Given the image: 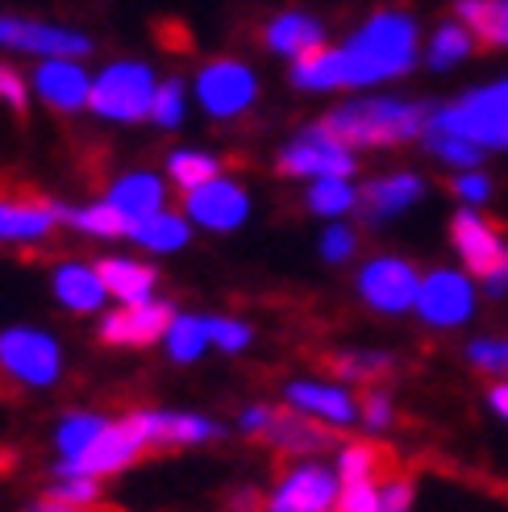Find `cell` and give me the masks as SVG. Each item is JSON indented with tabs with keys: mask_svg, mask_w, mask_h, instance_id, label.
Wrapping results in <instances>:
<instances>
[{
	"mask_svg": "<svg viewBox=\"0 0 508 512\" xmlns=\"http://www.w3.org/2000/svg\"><path fill=\"white\" fill-rule=\"evenodd\" d=\"M417 63V21L396 9L375 13L342 46V88L396 80Z\"/></svg>",
	"mask_w": 508,
	"mask_h": 512,
	"instance_id": "cell-1",
	"label": "cell"
},
{
	"mask_svg": "<svg viewBox=\"0 0 508 512\" xmlns=\"http://www.w3.org/2000/svg\"><path fill=\"white\" fill-rule=\"evenodd\" d=\"M434 105L425 100H396V96H375V100H350V105L325 113L321 125L338 142L354 146H400L429 134Z\"/></svg>",
	"mask_w": 508,
	"mask_h": 512,
	"instance_id": "cell-2",
	"label": "cell"
},
{
	"mask_svg": "<svg viewBox=\"0 0 508 512\" xmlns=\"http://www.w3.org/2000/svg\"><path fill=\"white\" fill-rule=\"evenodd\" d=\"M429 130L438 134H459L484 150H508V80L484 84L454 100L446 109H434Z\"/></svg>",
	"mask_w": 508,
	"mask_h": 512,
	"instance_id": "cell-3",
	"label": "cell"
},
{
	"mask_svg": "<svg viewBox=\"0 0 508 512\" xmlns=\"http://www.w3.org/2000/svg\"><path fill=\"white\" fill-rule=\"evenodd\" d=\"M0 375L25 392H46L63 379V346L38 325L0 329Z\"/></svg>",
	"mask_w": 508,
	"mask_h": 512,
	"instance_id": "cell-4",
	"label": "cell"
},
{
	"mask_svg": "<svg viewBox=\"0 0 508 512\" xmlns=\"http://www.w3.org/2000/svg\"><path fill=\"white\" fill-rule=\"evenodd\" d=\"M238 433L250 442H267L271 450L288 458H317L321 450L334 446V429H325L296 408H275V404H246L238 413Z\"/></svg>",
	"mask_w": 508,
	"mask_h": 512,
	"instance_id": "cell-5",
	"label": "cell"
},
{
	"mask_svg": "<svg viewBox=\"0 0 508 512\" xmlns=\"http://www.w3.org/2000/svg\"><path fill=\"white\" fill-rule=\"evenodd\" d=\"M146 454H155V446H150L138 413L130 408L125 417H113L105 429H100V438L80 458H71V463H55V467H50V475H88V479L105 483V479L125 475L134 463H142Z\"/></svg>",
	"mask_w": 508,
	"mask_h": 512,
	"instance_id": "cell-6",
	"label": "cell"
},
{
	"mask_svg": "<svg viewBox=\"0 0 508 512\" xmlns=\"http://www.w3.org/2000/svg\"><path fill=\"white\" fill-rule=\"evenodd\" d=\"M155 71L138 59H121V63H109L105 71L92 80V96H88V109L105 121H142L150 117V105H155Z\"/></svg>",
	"mask_w": 508,
	"mask_h": 512,
	"instance_id": "cell-7",
	"label": "cell"
},
{
	"mask_svg": "<svg viewBox=\"0 0 508 512\" xmlns=\"http://www.w3.org/2000/svg\"><path fill=\"white\" fill-rule=\"evenodd\" d=\"M342 496V479L334 463L321 458H292L263 496V512H334Z\"/></svg>",
	"mask_w": 508,
	"mask_h": 512,
	"instance_id": "cell-8",
	"label": "cell"
},
{
	"mask_svg": "<svg viewBox=\"0 0 508 512\" xmlns=\"http://www.w3.org/2000/svg\"><path fill=\"white\" fill-rule=\"evenodd\" d=\"M275 167L284 175H296V179H350L359 171L354 150L346 142H338L321 121L309 125V130H300L284 150H279Z\"/></svg>",
	"mask_w": 508,
	"mask_h": 512,
	"instance_id": "cell-9",
	"label": "cell"
},
{
	"mask_svg": "<svg viewBox=\"0 0 508 512\" xmlns=\"http://www.w3.org/2000/svg\"><path fill=\"white\" fill-rule=\"evenodd\" d=\"M417 288H421V275L409 259H400V254H375V259L359 271L363 304L371 313H384V317L413 313Z\"/></svg>",
	"mask_w": 508,
	"mask_h": 512,
	"instance_id": "cell-10",
	"label": "cell"
},
{
	"mask_svg": "<svg viewBox=\"0 0 508 512\" xmlns=\"http://www.w3.org/2000/svg\"><path fill=\"white\" fill-rule=\"evenodd\" d=\"M254 96H259V80H254V71L242 59H213L196 75L200 109H205L209 117H217V121L242 117L254 105Z\"/></svg>",
	"mask_w": 508,
	"mask_h": 512,
	"instance_id": "cell-11",
	"label": "cell"
},
{
	"mask_svg": "<svg viewBox=\"0 0 508 512\" xmlns=\"http://www.w3.org/2000/svg\"><path fill=\"white\" fill-rule=\"evenodd\" d=\"M0 46L25 50V55H38V59H88L96 50L92 38L80 30L50 25V21H25L9 13H0Z\"/></svg>",
	"mask_w": 508,
	"mask_h": 512,
	"instance_id": "cell-12",
	"label": "cell"
},
{
	"mask_svg": "<svg viewBox=\"0 0 508 512\" xmlns=\"http://www.w3.org/2000/svg\"><path fill=\"white\" fill-rule=\"evenodd\" d=\"M413 313L429 329H459V325H467L475 317V288H471V279L459 275V271H429V275H421Z\"/></svg>",
	"mask_w": 508,
	"mask_h": 512,
	"instance_id": "cell-13",
	"label": "cell"
},
{
	"mask_svg": "<svg viewBox=\"0 0 508 512\" xmlns=\"http://www.w3.org/2000/svg\"><path fill=\"white\" fill-rule=\"evenodd\" d=\"M175 321V309L167 300H146V304H121V309L100 317L96 338L117 350H146L167 338V325Z\"/></svg>",
	"mask_w": 508,
	"mask_h": 512,
	"instance_id": "cell-14",
	"label": "cell"
},
{
	"mask_svg": "<svg viewBox=\"0 0 508 512\" xmlns=\"http://www.w3.org/2000/svg\"><path fill=\"white\" fill-rule=\"evenodd\" d=\"M284 404L296 408L300 417L325 425V429H350V425H359V396H354L346 383L288 379L284 383Z\"/></svg>",
	"mask_w": 508,
	"mask_h": 512,
	"instance_id": "cell-15",
	"label": "cell"
},
{
	"mask_svg": "<svg viewBox=\"0 0 508 512\" xmlns=\"http://www.w3.org/2000/svg\"><path fill=\"white\" fill-rule=\"evenodd\" d=\"M146 438L155 450H188V446H209L221 442L225 429L217 417L209 413H180V408H134Z\"/></svg>",
	"mask_w": 508,
	"mask_h": 512,
	"instance_id": "cell-16",
	"label": "cell"
},
{
	"mask_svg": "<svg viewBox=\"0 0 508 512\" xmlns=\"http://www.w3.org/2000/svg\"><path fill=\"white\" fill-rule=\"evenodd\" d=\"M450 242H454V250H459L463 267H471L475 279H484V275L508 267V242L496 234L492 221H484L471 209L450 217Z\"/></svg>",
	"mask_w": 508,
	"mask_h": 512,
	"instance_id": "cell-17",
	"label": "cell"
},
{
	"mask_svg": "<svg viewBox=\"0 0 508 512\" xmlns=\"http://www.w3.org/2000/svg\"><path fill=\"white\" fill-rule=\"evenodd\" d=\"M188 200V217L200 225V229H209V234H234V229L250 217V196L246 188L230 184V179H209V184H200L192 192H184Z\"/></svg>",
	"mask_w": 508,
	"mask_h": 512,
	"instance_id": "cell-18",
	"label": "cell"
},
{
	"mask_svg": "<svg viewBox=\"0 0 508 512\" xmlns=\"http://www.w3.org/2000/svg\"><path fill=\"white\" fill-rule=\"evenodd\" d=\"M34 92L46 109L75 113V109H88L92 75L80 67V59H42L34 71Z\"/></svg>",
	"mask_w": 508,
	"mask_h": 512,
	"instance_id": "cell-19",
	"label": "cell"
},
{
	"mask_svg": "<svg viewBox=\"0 0 508 512\" xmlns=\"http://www.w3.org/2000/svg\"><path fill=\"white\" fill-rule=\"evenodd\" d=\"M421 200H425V179L417 171H392V175L371 179V184L359 192V209L371 225H384Z\"/></svg>",
	"mask_w": 508,
	"mask_h": 512,
	"instance_id": "cell-20",
	"label": "cell"
},
{
	"mask_svg": "<svg viewBox=\"0 0 508 512\" xmlns=\"http://www.w3.org/2000/svg\"><path fill=\"white\" fill-rule=\"evenodd\" d=\"M67 221V209L55 200H9L0 196V242H42Z\"/></svg>",
	"mask_w": 508,
	"mask_h": 512,
	"instance_id": "cell-21",
	"label": "cell"
},
{
	"mask_svg": "<svg viewBox=\"0 0 508 512\" xmlns=\"http://www.w3.org/2000/svg\"><path fill=\"white\" fill-rule=\"evenodd\" d=\"M50 288H55V300L63 304L67 313H100L105 309V279H100L96 263H59L55 275H50Z\"/></svg>",
	"mask_w": 508,
	"mask_h": 512,
	"instance_id": "cell-22",
	"label": "cell"
},
{
	"mask_svg": "<svg viewBox=\"0 0 508 512\" xmlns=\"http://www.w3.org/2000/svg\"><path fill=\"white\" fill-rule=\"evenodd\" d=\"M105 200H109L113 209H117L125 221H130V229H134L138 221L163 213L167 192H163V179H159V175H150V171H130V175H121L117 184L109 188Z\"/></svg>",
	"mask_w": 508,
	"mask_h": 512,
	"instance_id": "cell-23",
	"label": "cell"
},
{
	"mask_svg": "<svg viewBox=\"0 0 508 512\" xmlns=\"http://www.w3.org/2000/svg\"><path fill=\"white\" fill-rule=\"evenodd\" d=\"M267 50H275V55H284V59H304V55H313V50L325 46V25L309 13H279L271 25H267V34H263Z\"/></svg>",
	"mask_w": 508,
	"mask_h": 512,
	"instance_id": "cell-24",
	"label": "cell"
},
{
	"mask_svg": "<svg viewBox=\"0 0 508 512\" xmlns=\"http://www.w3.org/2000/svg\"><path fill=\"white\" fill-rule=\"evenodd\" d=\"M100 279L113 300L121 304H146L155 300V288H159V271L146 267V263H134V259H100L96 263Z\"/></svg>",
	"mask_w": 508,
	"mask_h": 512,
	"instance_id": "cell-25",
	"label": "cell"
},
{
	"mask_svg": "<svg viewBox=\"0 0 508 512\" xmlns=\"http://www.w3.org/2000/svg\"><path fill=\"white\" fill-rule=\"evenodd\" d=\"M113 417L109 413H92V408H71V413L59 417L55 433H50V446H55V463H71L80 458L105 429Z\"/></svg>",
	"mask_w": 508,
	"mask_h": 512,
	"instance_id": "cell-26",
	"label": "cell"
},
{
	"mask_svg": "<svg viewBox=\"0 0 508 512\" xmlns=\"http://www.w3.org/2000/svg\"><path fill=\"white\" fill-rule=\"evenodd\" d=\"M454 21H463L479 46H508V5L504 0H454Z\"/></svg>",
	"mask_w": 508,
	"mask_h": 512,
	"instance_id": "cell-27",
	"label": "cell"
},
{
	"mask_svg": "<svg viewBox=\"0 0 508 512\" xmlns=\"http://www.w3.org/2000/svg\"><path fill=\"white\" fill-rule=\"evenodd\" d=\"M209 325L205 317H196V313H175V321L167 325V338H163V350L175 367H192L205 358L209 350Z\"/></svg>",
	"mask_w": 508,
	"mask_h": 512,
	"instance_id": "cell-28",
	"label": "cell"
},
{
	"mask_svg": "<svg viewBox=\"0 0 508 512\" xmlns=\"http://www.w3.org/2000/svg\"><path fill=\"white\" fill-rule=\"evenodd\" d=\"M329 371H334L342 383H379L396 371V354L388 350H338L329 358Z\"/></svg>",
	"mask_w": 508,
	"mask_h": 512,
	"instance_id": "cell-29",
	"label": "cell"
},
{
	"mask_svg": "<svg viewBox=\"0 0 508 512\" xmlns=\"http://www.w3.org/2000/svg\"><path fill=\"white\" fill-rule=\"evenodd\" d=\"M130 238L150 250V254H175V250H184L188 246V221L184 217H175V213H155V217H146L130 229Z\"/></svg>",
	"mask_w": 508,
	"mask_h": 512,
	"instance_id": "cell-30",
	"label": "cell"
},
{
	"mask_svg": "<svg viewBox=\"0 0 508 512\" xmlns=\"http://www.w3.org/2000/svg\"><path fill=\"white\" fill-rule=\"evenodd\" d=\"M292 84L304 92H338L342 88V50H313V55L296 59L292 67Z\"/></svg>",
	"mask_w": 508,
	"mask_h": 512,
	"instance_id": "cell-31",
	"label": "cell"
},
{
	"mask_svg": "<svg viewBox=\"0 0 508 512\" xmlns=\"http://www.w3.org/2000/svg\"><path fill=\"white\" fill-rule=\"evenodd\" d=\"M479 42L471 38V30L463 21H446V25H438V34H434V42H429V67L434 71H450V67H459L471 50H475Z\"/></svg>",
	"mask_w": 508,
	"mask_h": 512,
	"instance_id": "cell-32",
	"label": "cell"
},
{
	"mask_svg": "<svg viewBox=\"0 0 508 512\" xmlns=\"http://www.w3.org/2000/svg\"><path fill=\"white\" fill-rule=\"evenodd\" d=\"M67 225H75L88 238H130V221H125L109 200L84 204V209H67Z\"/></svg>",
	"mask_w": 508,
	"mask_h": 512,
	"instance_id": "cell-33",
	"label": "cell"
},
{
	"mask_svg": "<svg viewBox=\"0 0 508 512\" xmlns=\"http://www.w3.org/2000/svg\"><path fill=\"white\" fill-rule=\"evenodd\" d=\"M338 479L342 483H363V479H384V450L375 442H346L338 450Z\"/></svg>",
	"mask_w": 508,
	"mask_h": 512,
	"instance_id": "cell-34",
	"label": "cell"
},
{
	"mask_svg": "<svg viewBox=\"0 0 508 512\" xmlns=\"http://www.w3.org/2000/svg\"><path fill=\"white\" fill-rule=\"evenodd\" d=\"M167 175L184 192H192V188L209 184V179L221 175V159L217 155H205V150H175V155H167Z\"/></svg>",
	"mask_w": 508,
	"mask_h": 512,
	"instance_id": "cell-35",
	"label": "cell"
},
{
	"mask_svg": "<svg viewBox=\"0 0 508 512\" xmlns=\"http://www.w3.org/2000/svg\"><path fill=\"white\" fill-rule=\"evenodd\" d=\"M304 200H309V213L317 217H346L350 209H359V192L346 179H313Z\"/></svg>",
	"mask_w": 508,
	"mask_h": 512,
	"instance_id": "cell-36",
	"label": "cell"
},
{
	"mask_svg": "<svg viewBox=\"0 0 508 512\" xmlns=\"http://www.w3.org/2000/svg\"><path fill=\"white\" fill-rule=\"evenodd\" d=\"M425 146H429V155H434V159L459 167V171H475L479 163H484V146H475V142H467V138H459V134H438V130H429Z\"/></svg>",
	"mask_w": 508,
	"mask_h": 512,
	"instance_id": "cell-37",
	"label": "cell"
},
{
	"mask_svg": "<svg viewBox=\"0 0 508 512\" xmlns=\"http://www.w3.org/2000/svg\"><path fill=\"white\" fill-rule=\"evenodd\" d=\"M42 496L63 500V504H100V496H105V483L88 479V475H50Z\"/></svg>",
	"mask_w": 508,
	"mask_h": 512,
	"instance_id": "cell-38",
	"label": "cell"
},
{
	"mask_svg": "<svg viewBox=\"0 0 508 512\" xmlns=\"http://www.w3.org/2000/svg\"><path fill=\"white\" fill-rule=\"evenodd\" d=\"M467 363L479 375L508 379V338H471L467 342Z\"/></svg>",
	"mask_w": 508,
	"mask_h": 512,
	"instance_id": "cell-39",
	"label": "cell"
},
{
	"mask_svg": "<svg viewBox=\"0 0 508 512\" xmlns=\"http://www.w3.org/2000/svg\"><path fill=\"white\" fill-rule=\"evenodd\" d=\"M359 425L367 433H388L396 425V400L388 388H367L359 396Z\"/></svg>",
	"mask_w": 508,
	"mask_h": 512,
	"instance_id": "cell-40",
	"label": "cell"
},
{
	"mask_svg": "<svg viewBox=\"0 0 508 512\" xmlns=\"http://www.w3.org/2000/svg\"><path fill=\"white\" fill-rule=\"evenodd\" d=\"M205 325H209L213 350H221V354H242L254 342V329L246 321H238V317H205Z\"/></svg>",
	"mask_w": 508,
	"mask_h": 512,
	"instance_id": "cell-41",
	"label": "cell"
},
{
	"mask_svg": "<svg viewBox=\"0 0 508 512\" xmlns=\"http://www.w3.org/2000/svg\"><path fill=\"white\" fill-rule=\"evenodd\" d=\"M150 121L159 130H175L184 121V80H167L155 92V105H150Z\"/></svg>",
	"mask_w": 508,
	"mask_h": 512,
	"instance_id": "cell-42",
	"label": "cell"
},
{
	"mask_svg": "<svg viewBox=\"0 0 508 512\" xmlns=\"http://www.w3.org/2000/svg\"><path fill=\"white\" fill-rule=\"evenodd\" d=\"M384 500V479H363V483H342L338 512H379Z\"/></svg>",
	"mask_w": 508,
	"mask_h": 512,
	"instance_id": "cell-43",
	"label": "cell"
},
{
	"mask_svg": "<svg viewBox=\"0 0 508 512\" xmlns=\"http://www.w3.org/2000/svg\"><path fill=\"white\" fill-rule=\"evenodd\" d=\"M317 250L329 267H342L346 259H354V250H359V234H354L350 225H329L317 242Z\"/></svg>",
	"mask_w": 508,
	"mask_h": 512,
	"instance_id": "cell-44",
	"label": "cell"
},
{
	"mask_svg": "<svg viewBox=\"0 0 508 512\" xmlns=\"http://www.w3.org/2000/svg\"><path fill=\"white\" fill-rule=\"evenodd\" d=\"M413 504H417V483L409 475H388L379 512H413Z\"/></svg>",
	"mask_w": 508,
	"mask_h": 512,
	"instance_id": "cell-45",
	"label": "cell"
},
{
	"mask_svg": "<svg viewBox=\"0 0 508 512\" xmlns=\"http://www.w3.org/2000/svg\"><path fill=\"white\" fill-rule=\"evenodd\" d=\"M450 192L459 196L463 204H484V200H492V175H484V171H459L450 179Z\"/></svg>",
	"mask_w": 508,
	"mask_h": 512,
	"instance_id": "cell-46",
	"label": "cell"
},
{
	"mask_svg": "<svg viewBox=\"0 0 508 512\" xmlns=\"http://www.w3.org/2000/svg\"><path fill=\"white\" fill-rule=\"evenodd\" d=\"M0 100H5L13 113H25V105H30V84H25V75L9 63H0Z\"/></svg>",
	"mask_w": 508,
	"mask_h": 512,
	"instance_id": "cell-47",
	"label": "cell"
},
{
	"mask_svg": "<svg viewBox=\"0 0 508 512\" xmlns=\"http://www.w3.org/2000/svg\"><path fill=\"white\" fill-rule=\"evenodd\" d=\"M25 512H105V508H100V504H63V500L38 496L34 504H25Z\"/></svg>",
	"mask_w": 508,
	"mask_h": 512,
	"instance_id": "cell-48",
	"label": "cell"
},
{
	"mask_svg": "<svg viewBox=\"0 0 508 512\" xmlns=\"http://www.w3.org/2000/svg\"><path fill=\"white\" fill-rule=\"evenodd\" d=\"M225 512H263V496L254 488H242L230 496V504H225Z\"/></svg>",
	"mask_w": 508,
	"mask_h": 512,
	"instance_id": "cell-49",
	"label": "cell"
},
{
	"mask_svg": "<svg viewBox=\"0 0 508 512\" xmlns=\"http://www.w3.org/2000/svg\"><path fill=\"white\" fill-rule=\"evenodd\" d=\"M488 408L508 425V379H496L492 388H488Z\"/></svg>",
	"mask_w": 508,
	"mask_h": 512,
	"instance_id": "cell-50",
	"label": "cell"
},
{
	"mask_svg": "<svg viewBox=\"0 0 508 512\" xmlns=\"http://www.w3.org/2000/svg\"><path fill=\"white\" fill-rule=\"evenodd\" d=\"M479 284H484V292H488L492 300H504V296H508V267H500V271L484 275V279H479Z\"/></svg>",
	"mask_w": 508,
	"mask_h": 512,
	"instance_id": "cell-51",
	"label": "cell"
},
{
	"mask_svg": "<svg viewBox=\"0 0 508 512\" xmlns=\"http://www.w3.org/2000/svg\"><path fill=\"white\" fill-rule=\"evenodd\" d=\"M5 463H9V458H0V467H5Z\"/></svg>",
	"mask_w": 508,
	"mask_h": 512,
	"instance_id": "cell-52",
	"label": "cell"
},
{
	"mask_svg": "<svg viewBox=\"0 0 508 512\" xmlns=\"http://www.w3.org/2000/svg\"><path fill=\"white\" fill-rule=\"evenodd\" d=\"M504 5H508V0H504Z\"/></svg>",
	"mask_w": 508,
	"mask_h": 512,
	"instance_id": "cell-53",
	"label": "cell"
},
{
	"mask_svg": "<svg viewBox=\"0 0 508 512\" xmlns=\"http://www.w3.org/2000/svg\"><path fill=\"white\" fill-rule=\"evenodd\" d=\"M334 512H338V508H334Z\"/></svg>",
	"mask_w": 508,
	"mask_h": 512,
	"instance_id": "cell-54",
	"label": "cell"
}]
</instances>
